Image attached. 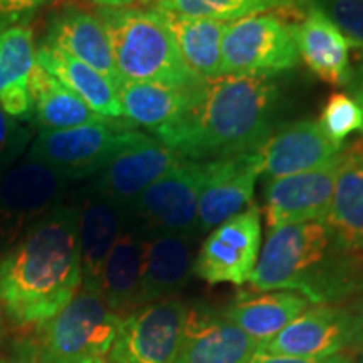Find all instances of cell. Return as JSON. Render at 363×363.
I'll use <instances>...</instances> for the list:
<instances>
[{
  "label": "cell",
  "mask_w": 363,
  "mask_h": 363,
  "mask_svg": "<svg viewBox=\"0 0 363 363\" xmlns=\"http://www.w3.org/2000/svg\"><path fill=\"white\" fill-rule=\"evenodd\" d=\"M261 211L251 203L211 230L194 259V274L208 284L249 283L261 251Z\"/></svg>",
  "instance_id": "12"
},
{
  "label": "cell",
  "mask_w": 363,
  "mask_h": 363,
  "mask_svg": "<svg viewBox=\"0 0 363 363\" xmlns=\"http://www.w3.org/2000/svg\"><path fill=\"white\" fill-rule=\"evenodd\" d=\"M360 296L355 303L313 305L286 328L259 345V352L301 358H330L355 345L360 331Z\"/></svg>",
  "instance_id": "11"
},
{
  "label": "cell",
  "mask_w": 363,
  "mask_h": 363,
  "mask_svg": "<svg viewBox=\"0 0 363 363\" xmlns=\"http://www.w3.org/2000/svg\"><path fill=\"white\" fill-rule=\"evenodd\" d=\"M197 89L184 91L157 83L123 81L116 91L123 118L157 135L179 123L189 111Z\"/></svg>",
  "instance_id": "26"
},
{
  "label": "cell",
  "mask_w": 363,
  "mask_h": 363,
  "mask_svg": "<svg viewBox=\"0 0 363 363\" xmlns=\"http://www.w3.org/2000/svg\"><path fill=\"white\" fill-rule=\"evenodd\" d=\"M0 363H6V362H0Z\"/></svg>",
  "instance_id": "43"
},
{
  "label": "cell",
  "mask_w": 363,
  "mask_h": 363,
  "mask_svg": "<svg viewBox=\"0 0 363 363\" xmlns=\"http://www.w3.org/2000/svg\"><path fill=\"white\" fill-rule=\"evenodd\" d=\"M313 4L337 27L348 45L363 51V0H313Z\"/></svg>",
  "instance_id": "32"
},
{
  "label": "cell",
  "mask_w": 363,
  "mask_h": 363,
  "mask_svg": "<svg viewBox=\"0 0 363 363\" xmlns=\"http://www.w3.org/2000/svg\"><path fill=\"white\" fill-rule=\"evenodd\" d=\"M98 7H128L135 0H89Z\"/></svg>",
  "instance_id": "37"
},
{
  "label": "cell",
  "mask_w": 363,
  "mask_h": 363,
  "mask_svg": "<svg viewBox=\"0 0 363 363\" xmlns=\"http://www.w3.org/2000/svg\"><path fill=\"white\" fill-rule=\"evenodd\" d=\"M67 182L51 167L27 157L0 177V247L7 251L30 225L57 207Z\"/></svg>",
  "instance_id": "10"
},
{
  "label": "cell",
  "mask_w": 363,
  "mask_h": 363,
  "mask_svg": "<svg viewBox=\"0 0 363 363\" xmlns=\"http://www.w3.org/2000/svg\"><path fill=\"white\" fill-rule=\"evenodd\" d=\"M249 284L254 291H293L311 305L363 296V252L347 249L325 220L267 233Z\"/></svg>",
  "instance_id": "3"
},
{
  "label": "cell",
  "mask_w": 363,
  "mask_h": 363,
  "mask_svg": "<svg viewBox=\"0 0 363 363\" xmlns=\"http://www.w3.org/2000/svg\"><path fill=\"white\" fill-rule=\"evenodd\" d=\"M78 211L81 288L99 294L104 261L126 227V208L89 187Z\"/></svg>",
  "instance_id": "19"
},
{
  "label": "cell",
  "mask_w": 363,
  "mask_h": 363,
  "mask_svg": "<svg viewBox=\"0 0 363 363\" xmlns=\"http://www.w3.org/2000/svg\"><path fill=\"white\" fill-rule=\"evenodd\" d=\"M179 160L174 150L140 131L133 142L121 148L96 174L91 187L128 208Z\"/></svg>",
  "instance_id": "14"
},
{
  "label": "cell",
  "mask_w": 363,
  "mask_h": 363,
  "mask_svg": "<svg viewBox=\"0 0 363 363\" xmlns=\"http://www.w3.org/2000/svg\"><path fill=\"white\" fill-rule=\"evenodd\" d=\"M57 0H0V33L27 26L44 7Z\"/></svg>",
  "instance_id": "34"
},
{
  "label": "cell",
  "mask_w": 363,
  "mask_h": 363,
  "mask_svg": "<svg viewBox=\"0 0 363 363\" xmlns=\"http://www.w3.org/2000/svg\"><path fill=\"white\" fill-rule=\"evenodd\" d=\"M81 283L76 207L59 203L0 256V303L24 328L57 315Z\"/></svg>",
  "instance_id": "1"
},
{
  "label": "cell",
  "mask_w": 363,
  "mask_h": 363,
  "mask_svg": "<svg viewBox=\"0 0 363 363\" xmlns=\"http://www.w3.org/2000/svg\"><path fill=\"white\" fill-rule=\"evenodd\" d=\"M323 220L345 247L363 252V135L340 153L333 199Z\"/></svg>",
  "instance_id": "22"
},
{
  "label": "cell",
  "mask_w": 363,
  "mask_h": 363,
  "mask_svg": "<svg viewBox=\"0 0 363 363\" xmlns=\"http://www.w3.org/2000/svg\"><path fill=\"white\" fill-rule=\"evenodd\" d=\"M140 2H143V4H147V2H152V0H140Z\"/></svg>",
  "instance_id": "41"
},
{
  "label": "cell",
  "mask_w": 363,
  "mask_h": 363,
  "mask_svg": "<svg viewBox=\"0 0 363 363\" xmlns=\"http://www.w3.org/2000/svg\"><path fill=\"white\" fill-rule=\"evenodd\" d=\"M279 88L274 74H229L203 81L184 118L155 135L185 160L254 152L272 133Z\"/></svg>",
  "instance_id": "2"
},
{
  "label": "cell",
  "mask_w": 363,
  "mask_h": 363,
  "mask_svg": "<svg viewBox=\"0 0 363 363\" xmlns=\"http://www.w3.org/2000/svg\"><path fill=\"white\" fill-rule=\"evenodd\" d=\"M155 11L195 19L239 21L288 6V0H153Z\"/></svg>",
  "instance_id": "30"
},
{
  "label": "cell",
  "mask_w": 363,
  "mask_h": 363,
  "mask_svg": "<svg viewBox=\"0 0 363 363\" xmlns=\"http://www.w3.org/2000/svg\"><path fill=\"white\" fill-rule=\"evenodd\" d=\"M189 306L179 298L160 299L121 318L108 353L110 363H175Z\"/></svg>",
  "instance_id": "9"
},
{
  "label": "cell",
  "mask_w": 363,
  "mask_h": 363,
  "mask_svg": "<svg viewBox=\"0 0 363 363\" xmlns=\"http://www.w3.org/2000/svg\"><path fill=\"white\" fill-rule=\"evenodd\" d=\"M357 363H363V353H362V357L358 358V362H357Z\"/></svg>",
  "instance_id": "40"
},
{
  "label": "cell",
  "mask_w": 363,
  "mask_h": 363,
  "mask_svg": "<svg viewBox=\"0 0 363 363\" xmlns=\"http://www.w3.org/2000/svg\"><path fill=\"white\" fill-rule=\"evenodd\" d=\"M33 133L0 106V177L16 165L17 158L29 148Z\"/></svg>",
  "instance_id": "33"
},
{
  "label": "cell",
  "mask_w": 363,
  "mask_h": 363,
  "mask_svg": "<svg viewBox=\"0 0 363 363\" xmlns=\"http://www.w3.org/2000/svg\"><path fill=\"white\" fill-rule=\"evenodd\" d=\"M310 301L293 291L239 293L224 316L257 343H266L301 315Z\"/></svg>",
  "instance_id": "25"
},
{
  "label": "cell",
  "mask_w": 363,
  "mask_h": 363,
  "mask_svg": "<svg viewBox=\"0 0 363 363\" xmlns=\"http://www.w3.org/2000/svg\"><path fill=\"white\" fill-rule=\"evenodd\" d=\"M96 363H104V362H103V360H101V362H96Z\"/></svg>",
  "instance_id": "42"
},
{
  "label": "cell",
  "mask_w": 363,
  "mask_h": 363,
  "mask_svg": "<svg viewBox=\"0 0 363 363\" xmlns=\"http://www.w3.org/2000/svg\"><path fill=\"white\" fill-rule=\"evenodd\" d=\"M291 30L299 57L311 72L335 88L350 84V45L315 4L308 6L298 24H291Z\"/></svg>",
  "instance_id": "21"
},
{
  "label": "cell",
  "mask_w": 363,
  "mask_h": 363,
  "mask_svg": "<svg viewBox=\"0 0 363 363\" xmlns=\"http://www.w3.org/2000/svg\"><path fill=\"white\" fill-rule=\"evenodd\" d=\"M195 234H153L143 238L138 306L175 298L194 274Z\"/></svg>",
  "instance_id": "20"
},
{
  "label": "cell",
  "mask_w": 363,
  "mask_h": 363,
  "mask_svg": "<svg viewBox=\"0 0 363 363\" xmlns=\"http://www.w3.org/2000/svg\"><path fill=\"white\" fill-rule=\"evenodd\" d=\"M340 357H342V353L330 358H301L288 355H271V353L257 350L247 363H338Z\"/></svg>",
  "instance_id": "35"
},
{
  "label": "cell",
  "mask_w": 363,
  "mask_h": 363,
  "mask_svg": "<svg viewBox=\"0 0 363 363\" xmlns=\"http://www.w3.org/2000/svg\"><path fill=\"white\" fill-rule=\"evenodd\" d=\"M318 123L328 138L335 143L345 145L350 135H363V108L350 94L338 91L326 99Z\"/></svg>",
  "instance_id": "31"
},
{
  "label": "cell",
  "mask_w": 363,
  "mask_h": 363,
  "mask_svg": "<svg viewBox=\"0 0 363 363\" xmlns=\"http://www.w3.org/2000/svg\"><path fill=\"white\" fill-rule=\"evenodd\" d=\"M291 24L274 13H259L227 24L222 39V72L274 74L298 66Z\"/></svg>",
  "instance_id": "8"
},
{
  "label": "cell",
  "mask_w": 363,
  "mask_h": 363,
  "mask_svg": "<svg viewBox=\"0 0 363 363\" xmlns=\"http://www.w3.org/2000/svg\"><path fill=\"white\" fill-rule=\"evenodd\" d=\"M142 262L143 238L125 227L104 261L99 281V296L116 315H128L138 308Z\"/></svg>",
  "instance_id": "28"
},
{
  "label": "cell",
  "mask_w": 363,
  "mask_h": 363,
  "mask_svg": "<svg viewBox=\"0 0 363 363\" xmlns=\"http://www.w3.org/2000/svg\"><path fill=\"white\" fill-rule=\"evenodd\" d=\"M338 158L320 169L269 180L264 190L267 229L323 220L333 199Z\"/></svg>",
  "instance_id": "15"
},
{
  "label": "cell",
  "mask_w": 363,
  "mask_h": 363,
  "mask_svg": "<svg viewBox=\"0 0 363 363\" xmlns=\"http://www.w3.org/2000/svg\"><path fill=\"white\" fill-rule=\"evenodd\" d=\"M138 133L115 121L67 130H40L27 148V158L51 167L67 180L88 179L99 174Z\"/></svg>",
  "instance_id": "7"
},
{
  "label": "cell",
  "mask_w": 363,
  "mask_h": 363,
  "mask_svg": "<svg viewBox=\"0 0 363 363\" xmlns=\"http://www.w3.org/2000/svg\"><path fill=\"white\" fill-rule=\"evenodd\" d=\"M35 61L66 88L78 94L94 113L106 120L123 118L118 91L106 76L61 49L40 40L35 45Z\"/></svg>",
  "instance_id": "23"
},
{
  "label": "cell",
  "mask_w": 363,
  "mask_h": 363,
  "mask_svg": "<svg viewBox=\"0 0 363 363\" xmlns=\"http://www.w3.org/2000/svg\"><path fill=\"white\" fill-rule=\"evenodd\" d=\"M202 177V162L180 158L126 208V227L142 238L153 234L197 235Z\"/></svg>",
  "instance_id": "6"
},
{
  "label": "cell",
  "mask_w": 363,
  "mask_h": 363,
  "mask_svg": "<svg viewBox=\"0 0 363 363\" xmlns=\"http://www.w3.org/2000/svg\"><path fill=\"white\" fill-rule=\"evenodd\" d=\"M29 93L33 98V120L40 130H67L116 121L94 113L78 94L54 78L38 61L30 72Z\"/></svg>",
  "instance_id": "27"
},
{
  "label": "cell",
  "mask_w": 363,
  "mask_h": 363,
  "mask_svg": "<svg viewBox=\"0 0 363 363\" xmlns=\"http://www.w3.org/2000/svg\"><path fill=\"white\" fill-rule=\"evenodd\" d=\"M350 88H352V94L357 99V103L363 108V62L360 65V67L357 69L355 74L352 76Z\"/></svg>",
  "instance_id": "36"
},
{
  "label": "cell",
  "mask_w": 363,
  "mask_h": 363,
  "mask_svg": "<svg viewBox=\"0 0 363 363\" xmlns=\"http://www.w3.org/2000/svg\"><path fill=\"white\" fill-rule=\"evenodd\" d=\"M355 345L363 352V299H362V311H360V331H358Z\"/></svg>",
  "instance_id": "38"
},
{
  "label": "cell",
  "mask_w": 363,
  "mask_h": 363,
  "mask_svg": "<svg viewBox=\"0 0 363 363\" xmlns=\"http://www.w3.org/2000/svg\"><path fill=\"white\" fill-rule=\"evenodd\" d=\"M98 293L81 288L51 320L35 328L30 363H96L110 353L121 323Z\"/></svg>",
  "instance_id": "5"
},
{
  "label": "cell",
  "mask_w": 363,
  "mask_h": 363,
  "mask_svg": "<svg viewBox=\"0 0 363 363\" xmlns=\"http://www.w3.org/2000/svg\"><path fill=\"white\" fill-rule=\"evenodd\" d=\"M345 145L328 138L316 120H299L271 133L256 153L261 174L274 180L320 169L338 158Z\"/></svg>",
  "instance_id": "16"
},
{
  "label": "cell",
  "mask_w": 363,
  "mask_h": 363,
  "mask_svg": "<svg viewBox=\"0 0 363 363\" xmlns=\"http://www.w3.org/2000/svg\"><path fill=\"white\" fill-rule=\"evenodd\" d=\"M202 165L203 177L195 229L197 235L211 233L251 206L256 182L261 175L256 150L202 162Z\"/></svg>",
  "instance_id": "13"
},
{
  "label": "cell",
  "mask_w": 363,
  "mask_h": 363,
  "mask_svg": "<svg viewBox=\"0 0 363 363\" xmlns=\"http://www.w3.org/2000/svg\"><path fill=\"white\" fill-rule=\"evenodd\" d=\"M35 40L30 27H12L0 33V106L17 121L33 120L29 93L35 66Z\"/></svg>",
  "instance_id": "24"
},
{
  "label": "cell",
  "mask_w": 363,
  "mask_h": 363,
  "mask_svg": "<svg viewBox=\"0 0 363 363\" xmlns=\"http://www.w3.org/2000/svg\"><path fill=\"white\" fill-rule=\"evenodd\" d=\"M121 83H157L194 91L206 79L185 66L162 12L138 7H99Z\"/></svg>",
  "instance_id": "4"
},
{
  "label": "cell",
  "mask_w": 363,
  "mask_h": 363,
  "mask_svg": "<svg viewBox=\"0 0 363 363\" xmlns=\"http://www.w3.org/2000/svg\"><path fill=\"white\" fill-rule=\"evenodd\" d=\"M43 43L54 45L84 65L94 67L106 76L116 89L121 84L110 39L96 12L72 2L57 7L49 16Z\"/></svg>",
  "instance_id": "18"
},
{
  "label": "cell",
  "mask_w": 363,
  "mask_h": 363,
  "mask_svg": "<svg viewBox=\"0 0 363 363\" xmlns=\"http://www.w3.org/2000/svg\"><path fill=\"white\" fill-rule=\"evenodd\" d=\"M338 363H357L355 360H353L352 357H347V355H342L340 357V360H338Z\"/></svg>",
  "instance_id": "39"
},
{
  "label": "cell",
  "mask_w": 363,
  "mask_h": 363,
  "mask_svg": "<svg viewBox=\"0 0 363 363\" xmlns=\"http://www.w3.org/2000/svg\"><path fill=\"white\" fill-rule=\"evenodd\" d=\"M163 13V12H162ZM185 66L201 79H216L222 72V39L227 22L163 13Z\"/></svg>",
  "instance_id": "29"
},
{
  "label": "cell",
  "mask_w": 363,
  "mask_h": 363,
  "mask_svg": "<svg viewBox=\"0 0 363 363\" xmlns=\"http://www.w3.org/2000/svg\"><path fill=\"white\" fill-rule=\"evenodd\" d=\"M259 343L208 306L189 308L175 363H247Z\"/></svg>",
  "instance_id": "17"
}]
</instances>
